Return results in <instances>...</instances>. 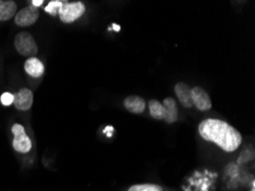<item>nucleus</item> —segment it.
Masks as SVG:
<instances>
[{"instance_id": "nucleus-1", "label": "nucleus", "mask_w": 255, "mask_h": 191, "mask_svg": "<svg viewBox=\"0 0 255 191\" xmlns=\"http://www.w3.org/2000/svg\"><path fill=\"white\" fill-rule=\"evenodd\" d=\"M198 130L203 139L218 144L227 153L237 150L242 144V134L223 120L205 119L199 124Z\"/></svg>"}, {"instance_id": "nucleus-2", "label": "nucleus", "mask_w": 255, "mask_h": 191, "mask_svg": "<svg viewBox=\"0 0 255 191\" xmlns=\"http://www.w3.org/2000/svg\"><path fill=\"white\" fill-rule=\"evenodd\" d=\"M15 48L18 53L26 57H34L38 53V46L34 38L29 32H20L15 37Z\"/></svg>"}, {"instance_id": "nucleus-3", "label": "nucleus", "mask_w": 255, "mask_h": 191, "mask_svg": "<svg viewBox=\"0 0 255 191\" xmlns=\"http://www.w3.org/2000/svg\"><path fill=\"white\" fill-rule=\"evenodd\" d=\"M85 5L80 1L73 2H63L61 9L59 11V16L62 22L64 23H72L76 19L83 16L85 13Z\"/></svg>"}, {"instance_id": "nucleus-4", "label": "nucleus", "mask_w": 255, "mask_h": 191, "mask_svg": "<svg viewBox=\"0 0 255 191\" xmlns=\"http://www.w3.org/2000/svg\"><path fill=\"white\" fill-rule=\"evenodd\" d=\"M11 133L14 134L13 148L20 154H28L32 148V143L25 133L24 127L20 124H14L11 127Z\"/></svg>"}, {"instance_id": "nucleus-5", "label": "nucleus", "mask_w": 255, "mask_h": 191, "mask_svg": "<svg viewBox=\"0 0 255 191\" xmlns=\"http://www.w3.org/2000/svg\"><path fill=\"white\" fill-rule=\"evenodd\" d=\"M38 18H39V11L36 7L30 5L17 11L15 15V23L18 26H30L34 24Z\"/></svg>"}, {"instance_id": "nucleus-6", "label": "nucleus", "mask_w": 255, "mask_h": 191, "mask_svg": "<svg viewBox=\"0 0 255 191\" xmlns=\"http://www.w3.org/2000/svg\"><path fill=\"white\" fill-rule=\"evenodd\" d=\"M192 104L200 111H207L212 108V101L207 92L202 87L191 88Z\"/></svg>"}, {"instance_id": "nucleus-7", "label": "nucleus", "mask_w": 255, "mask_h": 191, "mask_svg": "<svg viewBox=\"0 0 255 191\" xmlns=\"http://www.w3.org/2000/svg\"><path fill=\"white\" fill-rule=\"evenodd\" d=\"M33 103V93L30 91L29 88H22L18 91L17 94L14 95V102L15 108L17 110L26 111L32 107Z\"/></svg>"}, {"instance_id": "nucleus-8", "label": "nucleus", "mask_w": 255, "mask_h": 191, "mask_svg": "<svg viewBox=\"0 0 255 191\" xmlns=\"http://www.w3.org/2000/svg\"><path fill=\"white\" fill-rule=\"evenodd\" d=\"M24 70L29 76L33 78H39L45 72V67L42 64V62L37 57H29L25 61Z\"/></svg>"}, {"instance_id": "nucleus-9", "label": "nucleus", "mask_w": 255, "mask_h": 191, "mask_svg": "<svg viewBox=\"0 0 255 191\" xmlns=\"http://www.w3.org/2000/svg\"><path fill=\"white\" fill-rule=\"evenodd\" d=\"M175 94L177 99L183 105L184 108H191L192 105V97H191V88L184 83H179L175 86Z\"/></svg>"}, {"instance_id": "nucleus-10", "label": "nucleus", "mask_w": 255, "mask_h": 191, "mask_svg": "<svg viewBox=\"0 0 255 191\" xmlns=\"http://www.w3.org/2000/svg\"><path fill=\"white\" fill-rule=\"evenodd\" d=\"M145 101L140 96L136 95H130L127 96L124 100V105L125 108L132 114H142L145 110Z\"/></svg>"}, {"instance_id": "nucleus-11", "label": "nucleus", "mask_w": 255, "mask_h": 191, "mask_svg": "<svg viewBox=\"0 0 255 191\" xmlns=\"http://www.w3.org/2000/svg\"><path fill=\"white\" fill-rule=\"evenodd\" d=\"M17 13V6L14 1L0 0V21H8Z\"/></svg>"}, {"instance_id": "nucleus-12", "label": "nucleus", "mask_w": 255, "mask_h": 191, "mask_svg": "<svg viewBox=\"0 0 255 191\" xmlns=\"http://www.w3.org/2000/svg\"><path fill=\"white\" fill-rule=\"evenodd\" d=\"M163 105L166 110L165 122L168 124L175 123L177 119V104L175 102V100L172 99V97H167V99L164 100Z\"/></svg>"}, {"instance_id": "nucleus-13", "label": "nucleus", "mask_w": 255, "mask_h": 191, "mask_svg": "<svg viewBox=\"0 0 255 191\" xmlns=\"http://www.w3.org/2000/svg\"><path fill=\"white\" fill-rule=\"evenodd\" d=\"M149 110L150 115L152 118L157 120H165L166 119V110L164 105L160 102H158L157 100H151L149 102Z\"/></svg>"}, {"instance_id": "nucleus-14", "label": "nucleus", "mask_w": 255, "mask_h": 191, "mask_svg": "<svg viewBox=\"0 0 255 191\" xmlns=\"http://www.w3.org/2000/svg\"><path fill=\"white\" fill-rule=\"evenodd\" d=\"M62 5H63V1H60V0H53L48 3L47 6H46V13H48L49 15H52V16H56V15H59V11L61 9Z\"/></svg>"}, {"instance_id": "nucleus-15", "label": "nucleus", "mask_w": 255, "mask_h": 191, "mask_svg": "<svg viewBox=\"0 0 255 191\" xmlns=\"http://www.w3.org/2000/svg\"><path fill=\"white\" fill-rule=\"evenodd\" d=\"M128 191H161V189L153 185H135L130 187Z\"/></svg>"}, {"instance_id": "nucleus-16", "label": "nucleus", "mask_w": 255, "mask_h": 191, "mask_svg": "<svg viewBox=\"0 0 255 191\" xmlns=\"http://www.w3.org/2000/svg\"><path fill=\"white\" fill-rule=\"evenodd\" d=\"M0 102L3 105L8 107V105L13 104L14 102V95L10 94V93H3V94L0 96Z\"/></svg>"}, {"instance_id": "nucleus-17", "label": "nucleus", "mask_w": 255, "mask_h": 191, "mask_svg": "<svg viewBox=\"0 0 255 191\" xmlns=\"http://www.w3.org/2000/svg\"><path fill=\"white\" fill-rule=\"evenodd\" d=\"M42 3H44V1H42V0H32V1H31V5H32L33 7H39V6H41Z\"/></svg>"}, {"instance_id": "nucleus-18", "label": "nucleus", "mask_w": 255, "mask_h": 191, "mask_svg": "<svg viewBox=\"0 0 255 191\" xmlns=\"http://www.w3.org/2000/svg\"><path fill=\"white\" fill-rule=\"evenodd\" d=\"M114 28L116 29V31H119V30H121V28H119L118 25H114Z\"/></svg>"}]
</instances>
